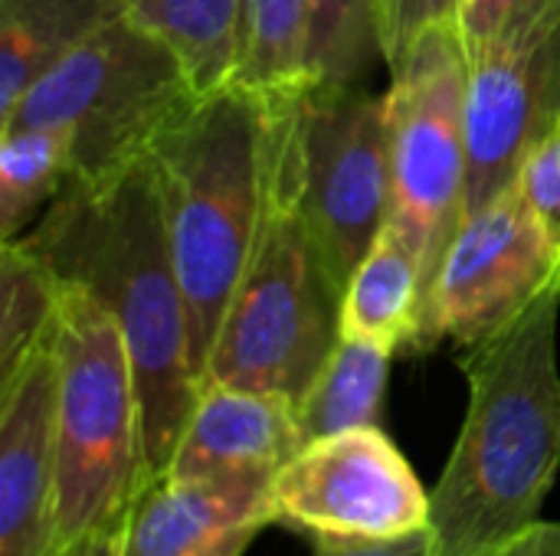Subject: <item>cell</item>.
Returning <instances> with one entry per match:
<instances>
[{
	"mask_svg": "<svg viewBox=\"0 0 560 556\" xmlns=\"http://www.w3.org/2000/svg\"><path fill=\"white\" fill-rule=\"evenodd\" d=\"M56 518L59 547L118 534L148 488L144 423L131 354L115 315L59 282L56 315Z\"/></svg>",
	"mask_w": 560,
	"mask_h": 556,
	"instance_id": "5b68a950",
	"label": "cell"
},
{
	"mask_svg": "<svg viewBox=\"0 0 560 556\" xmlns=\"http://www.w3.org/2000/svg\"><path fill=\"white\" fill-rule=\"evenodd\" d=\"M59 315V282L20 242H0V377L52 331Z\"/></svg>",
	"mask_w": 560,
	"mask_h": 556,
	"instance_id": "7402d4cb",
	"label": "cell"
},
{
	"mask_svg": "<svg viewBox=\"0 0 560 556\" xmlns=\"http://www.w3.org/2000/svg\"><path fill=\"white\" fill-rule=\"evenodd\" d=\"M269 524L272 485L161 475L131 505L118 556H243Z\"/></svg>",
	"mask_w": 560,
	"mask_h": 556,
	"instance_id": "4fadbf2b",
	"label": "cell"
},
{
	"mask_svg": "<svg viewBox=\"0 0 560 556\" xmlns=\"http://www.w3.org/2000/svg\"><path fill=\"white\" fill-rule=\"evenodd\" d=\"M555 0H463L456 13V33L466 49V59H479L482 52L505 43L528 20L545 13Z\"/></svg>",
	"mask_w": 560,
	"mask_h": 556,
	"instance_id": "603a6c76",
	"label": "cell"
},
{
	"mask_svg": "<svg viewBox=\"0 0 560 556\" xmlns=\"http://www.w3.org/2000/svg\"><path fill=\"white\" fill-rule=\"evenodd\" d=\"M197 98L200 92L174 49L125 13L52 66L0 118V131H62L72 177L92 180L144 157L154 138Z\"/></svg>",
	"mask_w": 560,
	"mask_h": 556,
	"instance_id": "8992f818",
	"label": "cell"
},
{
	"mask_svg": "<svg viewBox=\"0 0 560 556\" xmlns=\"http://www.w3.org/2000/svg\"><path fill=\"white\" fill-rule=\"evenodd\" d=\"M463 0H381L384 62H397L400 52L430 26L456 20Z\"/></svg>",
	"mask_w": 560,
	"mask_h": 556,
	"instance_id": "d4e9b609",
	"label": "cell"
},
{
	"mask_svg": "<svg viewBox=\"0 0 560 556\" xmlns=\"http://www.w3.org/2000/svg\"><path fill=\"white\" fill-rule=\"evenodd\" d=\"M128 13L174 49L200 95L233 85L243 0H128Z\"/></svg>",
	"mask_w": 560,
	"mask_h": 556,
	"instance_id": "ac0fdd59",
	"label": "cell"
},
{
	"mask_svg": "<svg viewBox=\"0 0 560 556\" xmlns=\"http://www.w3.org/2000/svg\"><path fill=\"white\" fill-rule=\"evenodd\" d=\"M200 377L246 272L266 200V102L240 85L200 95L148 147Z\"/></svg>",
	"mask_w": 560,
	"mask_h": 556,
	"instance_id": "277c9868",
	"label": "cell"
},
{
	"mask_svg": "<svg viewBox=\"0 0 560 556\" xmlns=\"http://www.w3.org/2000/svg\"><path fill=\"white\" fill-rule=\"evenodd\" d=\"M492 556H560V521H538Z\"/></svg>",
	"mask_w": 560,
	"mask_h": 556,
	"instance_id": "4316f807",
	"label": "cell"
},
{
	"mask_svg": "<svg viewBox=\"0 0 560 556\" xmlns=\"http://www.w3.org/2000/svg\"><path fill=\"white\" fill-rule=\"evenodd\" d=\"M390 69V226L413 249L430 298L443 256L466 220L469 59L456 20L423 29ZM427 311V308H423Z\"/></svg>",
	"mask_w": 560,
	"mask_h": 556,
	"instance_id": "52a82bcc",
	"label": "cell"
},
{
	"mask_svg": "<svg viewBox=\"0 0 560 556\" xmlns=\"http://www.w3.org/2000/svg\"><path fill=\"white\" fill-rule=\"evenodd\" d=\"M560 121V0L469 62L466 213L509 190L528 151Z\"/></svg>",
	"mask_w": 560,
	"mask_h": 556,
	"instance_id": "8fae6325",
	"label": "cell"
},
{
	"mask_svg": "<svg viewBox=\"0 0 560 556\" xmlns=\"http://www.w3.org/2000/svg\"><path fill=\"white\" fill-rule=\"evenodd\" d=\"M302 449L295 403L240 387H203L164 475L272 485Z\"/></svg>",
	"mask_w": 560,
	"mask_h": 556,
	"instance_id": "5bb4252c",
	"label": "cell"
},
{
	"mask_svg": "<svg viewBox=\"0 0 560 556\" xmlns=\"http://www.w3.org/2000/svg\"><path fill=\"white\" fill-rule=\"evenodd\" d=\"M276 524L335 544H381L430 531V492L381 426L302 446L272 482Z\"/></svg>",
	"mask_w": 560,
	"mask_h": 556,
	"instance_id": "9c48e42d",
	"label": "cell"
},
{
	"mask_svg": "<svg viewBox=\"0 0 560 556\" xmlns=\"http://www.w3.org/2000/svg\"><path fill=\"white\" fill-rule=\"evenodd\" d=\"M560 288L459 351L466 416L430 492V556H492L541 521L560 469Z\"/></svg>",
	"mask_w": 560,
	"mask_h": 556,
	"instance_id": "7a4b0ae2",
	"label": "cell"
},
{
	"mask_svg": "<svg viewBox=\"0 0 560 556\" xmlns=\"http://www.w3.org/2000/svg\"><path fill=\"white\" fill-rule=\"evenodd\" d=\"M308 0H243L233 85L276 98L305 85Z\"/></svg>",
	"mask_w": 560,
	"mask_h": 556,
	"instance_id": "d6986e66",
	"label": "cell"
},
{
	"mask_svg": "<svg viewBox=\"0 0 560 556\" xmlns=\"http://www.w3.org/2000/svg\"><path fill=\"white\" fill-rule=\"evenodd\" d=\"M560 288V256L518 184L466 213L433 279L417 351L453 341L459 351L512 324Z\"/></svg>",
	"mask_w": 560,
	"mask_h": 556,
	"instance_id": "30bf717a",
	"label": "cell"
},
{
	"mask_svg": "<svg viewBox=\"0 0 560 556\" xmlns=\"http://www.w3.org/2000/svg\"><path fill=\"white\" fill-rule=\"evenodd\" d=\"M266 102V200L246 272L223 311L203 387L276 393L292 403L341 341V298L302 213L292 92Z\"/></svg>",
	"mask_w": 560,
	"mask_h": 556,
	"instance_id": "3957f363",
	"label": "cell"
},
{
	"mask_svg": "<svg viewBox=\"0 0 560 556\" xmlns=\"http://www.w3.org/2000/svg\"><path fill=\"white\" fill-rule=\"evenodd\" d=\"M515 184L560 256V121L528 151Z\"/></svg>",
	"mask_w": 560,
	"mask_h": 556,
	"instance_id": "cb8c5ba5",
	"label": "cell"
},
{
	"mask_svg": "<svg viewBox=\"0 0 560 556\" xmlns=\"http://www.w3.org/2000/svg\"><path fill=\"white\" fill-rule=\"evenodd\" d=\"M384 59L381 0H308L305 82H364Z\"/></svg>",
	"mask_w": 560,
	"mask_h": 556,
	"instance_id": "44dd1931",
	"label": "cell"
},
{
	"mask_svg": "<svg viewBox=\"0 0 560 556\" xmlns=\"http://www.w3.org/2000/svg\"><path fill=\"white\" fill-rule=\"evenodd\" d=\"M56 406L52 331L0 377V556H56Z\"/></svg>",
	"mask_w": 560,
	"mask_h": 556,
	"instance_id": "7c38bea8",
	"label": "cell"
},
{
	"mask_svg": "<svg viewBox=\"0 0 560 556\" xmlns=\"http://www.w3.org/2000/svg\"><path fill=\"white\" fill-rule=\"evenodd\" d=\"M56 556H118V534H98V537L66 544L56 551Z\"/></svg>",
	"mask_w": 560,
	"mask_h": 556,
	"instance_id": "83f0119b",
	"label": "cell"
},
{
	"mask_svg": "<svg viewBox=\"0 0 560 556\" xmlns=\"http://www.w3.org/2000/svg\"><path fill=\"white\" fill-rule=\"evenodd\" d=\"M427 288L413 249L387 223L358 262L341 298V338L397 351L420 347Z\"/></svg>",
	"mask_w": 560,
	"mask_h": 556,
	"instance_id": "2e32d148",
	"label": "cell"
},
{
	"mask_svg": "<svg viewBox=\"0 0 560 556\" xmlns=\"http://www.w3.org/2000/svg\"><path fill=\"white\" fill-rule=\"evenodd\" d=\"M302 213L345 288L390 220L387 98L368 82H305L292 92Z\"/></svg>",
	"mask_w": 560,
	"mask_h": 556,
	"instance_id": "ba28073f",
	"label": "cell"
},
{
	"mask_svg": "<svg viewBox=\"0 0 560 556\" xmlns=\"http://www.w3.org/2000/svg\"><path fill=\"white\" fill-rule=\"evenodd\" d=\"M72 177V151L62 131H0V242L20 239Z\"/></svg>",
	"mask_w": 560,
	"mask_h": 556,
	"instance_id": "ffe728a7",
	"label": "cell"
},
{
	"mask_svg": "<svg viewBox=\"0 0 560 556\" xmlns=\"http://www.w3.org/2000/svg\"><path fill=\"white\" fill-rule=\"evenodd\" d=\"M128 13V0H0V118L69 52Z\"/></svg>",
	"mask_w": 560,
	"mask_h": 556,
	"instance_id": "9a60e30c",
	"label": "cell"
},
{
	"mask_svg": "<svg viewBox=\"0 0 560 556\" xmlns=\"http://www.w3.org/2000/svg\"><path fill=\"white\" fill-rule=\"evenodd\" d=\"M394 351L374 341L341 338L312 387L295 403L302 446L348 429L381 426Z\"/></svg>",
	"mask_w": 560,
	"mask_h": 556,
	"instance_id": "e0dca14e",
	"label": "cell"
},
{
	"mask_svg": "<svg viewBox=\"0 0 560 556\" xmlns=\"http://www.w3.org/2000/svg\"><path fill=\"white\" fill-rule=\"evenodd\" d=\"M312 556H430V531L400 537V541H381V544H335L318 541Z\"/></svg>",
	"mask_w": 560,
	"mask_h": 556,
	"instance_id": "484cf974",
	"label": "cell"
},
{
	"mask_svg": "<svg viewBox=\"0 0 560 556\" xmlns=\"http://www.w3.org/2000/svg\"><path fill=\"white\" fill-rule=\"evenodd\" d=\"M20 242L56 282L85 288L121 324L151 485L174 459L203 377L148 154L105 177H69Z\"/></svg>",
	"mask_w": 560,
	"mask_h": 556,
	"instance_id": "6da1fadb",
	"label": "cell"
}]
</instances>
